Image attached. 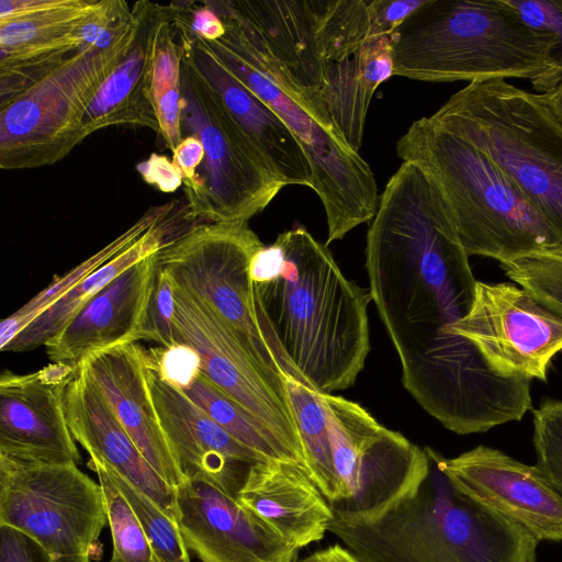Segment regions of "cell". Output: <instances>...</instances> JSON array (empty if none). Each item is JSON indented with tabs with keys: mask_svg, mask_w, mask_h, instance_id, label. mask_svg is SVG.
<instances>
[{
	"mask_svg": "<svg viewBox=\"0 0 562 562\" xmlns=\"http://www.w3.org/2000/svg\"><path fill=\"white\" fill-rule=\"evenodd\" d=\"M366 269L402 383L430 416L470 435L518 422L532 408L531 380L495 375L452 331L470 312L477 281L438 184L415 161H403L380 196Z\"/></svg>",
	"mask_w": 562,
	"mask_h": 562,
	"instance_id": "6da1fadb",
	"label": "cell"
},
{
	"mask_svg": "<svg viewBox=\"0 0 562 562\" xmlns=\"http://www.w3.org/2000/svg\"><path fill=\"white\" fill-rule=\"evenodd\" d=\"M279 274L254 283L257 317L282 371L319 393L352 386L370 350L369 288L347 279L304 226L279 234Z\"/></svg>",
	"mask_w": 562,
	"mask_h": 562,
	"instance_id": "7a4b0ae2",
	"label": "cell"
},
{
	"mask_svg": "<svg viewBox=\"0 0 562 562\" xmlns=\"http://www.w3.org/2000/svg\"><path fill=\"white\" fill-rule=\"evenodd\" d=\"M423 481L369 521L333 518L328 531L362 562H537L539 540L461 493L425 448Z\"/></svg>",
	"mask_w": 562,
	"mask_h": 562,
	"instance_id": "3957f363",
	"label": "cell"
},
{
	"mask_svg": "<svg viewBox=\"0 0 562 562\" xmlns=\"http://www.w3.org/2000/svg\"><path fill=\"white\" fill-rule=\"evenodd\" d=\"M394 76L486 81L525 78L547 93L559 82L553 40L531 30L506 0H426L390 36Z\"/></svg>",
	"mask_w": 562,
	"mask_h": 562,
	"instance_id": "277c9868",
	"label": "cell"
},
{
	"mask_svg": "<svg viewBox=\"0 0 562 562\" xmlns=\"http://www.w3.org/2000/svg\"><path fill=\"white\" fill-rule=\"evenodd\" d=\"M396 153L438 184L467 255L499 263L562 251L553 232L515 183L477 146L429 117L412 123Z\"/></svg>",
	"mask_w": 562,
	"mask_h": 562,
	"instance_id": "5b68a950",
	"label": "cell"
},
{
	"mask_svg": "<svg viewBox=\"0 0 562 562\" xmlns=\"http://www.w3.org/2000/svg\"><path fill=\"white\" fill-rule=\"evenodd\" d=\"M430 119L484 151L562 246V122L539 94L505 79L471 82Z\"/></svg>",
	"mask_w": 562,
	"mask_h": 562,
	"instance_id": "8992f818",
	"label": "cell"
},
{
	"mask_svg": "<svg viewBox=\"0 0 562 562\" xmlns=\"http://www.w3.org/2000/svg\"><path fill=\"white\" fill-rule=\"evenodd\" d=\"M212 9L231 18L249 44L288 81L315 116L326 68L353 55L370 37L366 0H220Z\"/></svg>",
	"mask_w": 562,
	"mask_h": 562,
	"instance_id": "52a82bcc",
	"label": "cell"
},
{
	"mask_svg": "<svg viewBox=\"0 0 562 562\" xmlns=\"http://www.w3.org/2000/svg\"><path fill=\"white\" fill-rule=\"evenodd\" d=\"M217 14L225 25V34L216 41L205 42L222 63L283 121L299 142L312 171V189L325 210L326 245L372 221L379 198L368 162L338 131L324 125L293 89L261 66L231 19Z\"/></svg>",
	"mask_w": 562,
	"mask_h": 562,
	"instance_id": "ba28073f",
	"label": "cell"
},
{
	"mask_svg": "<svg viewBox=\"0 0 562 562\" xmlns=\"http://www.w3.org/2000/svg\"><path fill=\"white\" fill-rule=\"evenodd\" d=\"M102 52H76L0 109V168L32 169L54 165L83 138L81 123L103 82L125 57L138 30Z\"/></svg>",
	"mask_w": 562,
	"mask_h": 562,
	"instance_id": "9c48e42d",
	"label": "cell"
},
{
	"mask_svg": "<svg viewBox=\"0 0 562 562\" xmlns=\"http://www.w3.org/2000/svg\"><path fill=\"white\" fill-rule=\"evenodd\" d=\"M180 125L204 149L196 190L186 198L196 223H248L285 187L184 57Z\"/></svg>",
	"mask_w": 562,
	"mask_h": 562,
	"instance_id": "30bf717a",
	"label": "cell"
},
{
	"mask_svg": "<svg viewBox=\"0 0 562 562\" xmlns=\"http://www.w3.org/2000/svg\"><path fill=\"white\" fill-rule=\"evenodd\" d=\"M108 522L102 486L76 463L0 456V526L35 540L50 562H92Z\"/></svg>",
	"mask_w": 562,
	"mask_h": 562,
	"instance_id": "8fae6325",
	"label": "cell"
},
{
	"mask_svg": "<svg viewBox=\"0 0 562 562\" xmlns=\"http://www.w3.org/2000/svg\"><path fill=\"white\" fill-rule=\"evenodd\" d=\"M344 499L334 517L373 520L416 487L428 473L426 449L381 425L360 404L319 393Z\"/></svg>",
	"mask_w": 562,
	"mask_h": 562,
	"instance_id": "7c38bea8",
	"label": "cell"
},
{
	"mask_svg": "<svg viewBox=\"0 0 562 562\" xmlns=\"http://www.w3.org/2000/svg\"><path fill=\"white\" fill-rule=\"evenodd\" d=\"M263 244L248 223H198L157 251L171 280L210 304L271 374L285 373L260 327L250 261Z\"/></svg>",
	"mask_w": 562,
	"mask_h": 562,
	"instance_id": "4fadbf2b",
	"label": "cell"
},
{
	"mask_svg": "<svg viewBox=\"0 0 562 562\" xmlns=\"http://www.w3.org/2000/svg\"><path fill=\"white\" fill-rule=\"evenodd\" d=\"M173 282V281H172ZM175 337L201 358V371L280 439L305 465L283 381L248 351L234 328L204 300L173 282Z\"/></svg>",
	"mask_w": 562,
	"mask_h": 562,
	"instance_id": "5bb4252c",
	"label": "cell"
},
{
	"mask_svg": "<svg viewBox=\"0 0 562 562\" xmlns=\"http://www.w3.org/2000/svg\"><path fill=\"white\" fill-rule=\"evenodd\" d=\"M452 331L476 348L495 375L506 379L546 382L551 360L562 351V317L508 282L477 281L470 312Z\"/></svg>",
	"mask_w": 562,
	"mask_h": 562,
	"instance_id": "9a60e30c",
	"label": "cell"
},
{
	"mask_svg": "<svg viewBox=\"0 0 562 562\" xmlns=\"http://www.w3.org/2000/svg\"><path fill=\"white\" fill-rule=\"evenodd\" d=\"M441 467L461 493L526 529L536 539L562 542V495L540 468L502 450L477 446Z\"/></svg>",
	"mask_w": 562,
	"mask_h": 562,
	"instance_id": "2e32d148",
	"label": "cell"
},
{
	"mask_svg": "<svg viewBox=\"0 0 562 562\" xmlns=\"http://www.w3.org/2000/svg\"><path fill=\"white\" fill-rule=\"evenodd\" d=\"M99 0L0 1V108L78 52Z\"/></svg>",
	"mask_w": 562,
	"mask_h": 562,
	"instance_id": "e0dca14e",
	"label": "cell"
},
{
	"mask_svg": "<svg viewBox=\"0 0 562 562\" xmlns=\"http://www.w3.org/2000/svg\"><path fill=\"white\" fill-rule=\"evenodd\" d=\"M78 369L52 362L32 373L0 376V456L43 463L81 460L64 407L65 389Z\"/></svg>",
	"mask_w": 562,
	"mask_h": 562,
	"instance_id": "ac0fdd59",
	"label": "cell"
},
{
	"mask_svg": "<svg viewBox=\"0 0 562 562\" xmlns=\"http://www.w3.org/2000/svg\"><path fill=\"white\" fill-rule=\"evenodd\" d=\"M177 524L201 562H297L284 541L238 499L202 480L176 488Z\"/></svg>",
	"mask_w": 562,
	"mask_h": 562,
	"instance_id": "d6986e66",
	"label": "cell"
},
{
	"mask_svg": "<svg viewBox=\"0 0 562 562\" xmlns=\"http://www.w3.org/2000/svg\"><path fill=\"white\" fill-rule=\"evenodd\" d=\"M153 401L172 456L186 480L205 481L238 498L252 468L268 460L214 422L147 358Z\"/></svg>",
	"mask_w": 562,
	"mask_h": 562,
	"instance_id": "ffe728a7",
	"label": "cell"
},
{
	"mask_svg": "<svg viewBox=\"0 0 562 562\" xmlns=\"http://www.w3.org/2000/svg\"><path fill=\"white\" fill-rule=\"evenodd\" d=\"M78 369L104 396L151 468L173 488L182 484L148 384L147 349L120 344L89 355Z\"/></svg>",
	"mask_w": 562,
	"mask_h": 562,
	"instance_id": "44dd1931",
	"label": "cell"
},
{
	"mask_svg": "<svg viewBox=\"0 0 562 562\" xmlns=\"http://www.w3.org/2000/svg\"><path fill=\"white\" fill-rule=\"evenodd\" d=\"M156 254L113 279L45 345L52 362L78 369L95 351L143 338L157 271Z\"/></svg>",
	"mask_w": 562,
	"mask_h": 562,
	"instance_id": "7402d4cb",
	"label": "cell"
},
{
	"mask_svg": "<svg viewBox=\"0 0 562 562\" xmlns=\"http://www.w3.org/2000/svg\"><path fill=\"white\" fill-rule=\"evenodd\" d=\"M176 29L184 47V59L216 93L279 180L284 186L312 189L308 161L283 121L222 63L204 40Z\"/></svg>",
	"mask_w": 562,
	"mask_h": 562,
	"instance_id": "603a6c76",
	"label": "cell"
},
{
	"mask_svg": "<svg viewBox=\"0 0 562 562\" xmlns=\"http://www.w3.org/2000/svg\"><path fill=\"white\" fill-rule=\"evenodd\" d=\"M64 407L74 439L90 459L114 470L176 520V488L151 468L104 396L79 369L65 389Z\"/></svg>",
	"mask_w": 562,
	"mask_h": 562,
	"instance_id": "cb8c5ba5",
	"label": "cell"
},
{
	"mask_svg": "<svg viewBox=\"0 0 562 562\" xmlns=\"http://www.w3.org/2000/svg\"><path fill=\"white\" fill-rule=\"evenodd\" d=\"M237 499L300 550L322 540L334 518L306 467L289 460L257 463Z\"/></svg>",
	"mask_w": 562,
	"mask_h": 562,
	"instance_id": "d4e9b609",
	"label": "cell"
},
{
	"mask_svg": "<svg viewBox=\"0 0 562 562\" xmlns=\"http://www.w3.org/2000/svg\"><path fill=\"white\" fill-rule=\"evenodd\" d=\"M198 224L187 202L175 207L137 241L76 284L16 334L2 351H30L45 346L106 284L138 261L154 255L188 228Z\"/></svg>",
	"mask_w": 562,
	"mask_h": 562,
	"instance_id": "484cf974",
	"label": "cell"
},
{
	"mask_svg": "<svg viewBox=\"0 0 562 562\" xmlns=\"http://www.w3.org/2000/svg\"><path fill=\"white\" fill-rule=\"evenodd\" d=\"M139 24L125 57L101 86L81 123L85 139L93 132L115 125H136L159 134L150 94V31L156 3L134 2Z\"/></svg>",
	"mask_w": 562,
	"mask_h": 562,
	"instance_id": "4316f807",
	"label": "cell"
},
{
	"mask_svg": "<svg viewBox=\"0 0 562 562\" xmlns=\"http://www.w3.org/2000/svg\"><path fill=\"white\" fill-rule=\"evenodd\" d=\"M392 76L394 65L390 36L369 38L353 55L326 68L319 93L321 109L356 151L362 144L373 93Z\"/></svg>",
	"mask_w": 562,
	"mask_h": 562,
	"instance_id": "83f0119b",
	"label": "cell"
},
{
	"mask_svg": "<svg viewBox=\"0 0 562 562\" xmlns=\"http://www.w3.org/2000/svg\"><path fill=\"white\" fill-rule=\"evenodd\" d=\"M150 94L159 134L173 153L182 140L181 70L184 47L168 5L156 3L150 31Z\"/></svg>",
	"mask_w": 562,
	"mask_h": 562,
	"instance_id": "f1b7e54d",
	"label": "cell"
},
{
	"mask_svg": "<svg viewBox=\"0 0 562 562\" xmlns=\"http://www.w3.org/2000/svg\"><path fill=\"white\" fill-rule=\"evenodd\" d=\"M288 401L302 443L305 467L330 506L345 495L337 477L325 408L319 392L294 376L282 375Z\"/></svg>",
	"mask_w": 562,
	"mask_h": 562,
	"instance_id": "f546056e",
	"label": "cell"
},
{
	"mask_svg": "<svg viewBox=\"0 0 562 562\" xmlns=\"http://www.w3.org/2000/svg\"><path fill=\"white\" fill-rule=\"evenodd\" d=\"M173 199L149 207L132 226L98 252L76 266L71 271L54 280L22 307L1 322L0 347L3 348L16 334L31 324L43 311L82 281L87 276L111 261L137 241L147 231L166 216L176 205Z\"/></svg>",
	"mask_w": 562,
	"mask_h": 562,
	"instance_id": "4dcf8cb0",
	"label": "cell"
},
{
	"mask_svg": "<svg viewBox=\"0 0 562 562\" xmlns=\"http://www.w3.org/2000/svg\"><path fill=\"white\" fill-rule=\"evenodd\" d=\"M180 390L233 437L265 458L303 464L280 439L218 389L201 370Z\"/></svg>",
	"mask_w": 562,
	"mask_h": 562,
	"instance_id": "1f68e13d",
	"label": "cell"
},
{
	"mask_svg": "<svg viewBox=\"0 0 562 562\" xmlns=\"http://www.w3.org/2000/svg\"><path fill=\"white\" fill-rule=\"evenodd\" d=\"M88 467L97 473L104 494L113 547L111 561L160 562L135 512L105 469L91 459Z\"/></svg>",
	"mask_w": 562,
	"mask_h": 562,
	"instance_id": "d6a6232c",
	"label": "cell"
},
{
	"mask_svg": "<svg viewBox=\"0 0 562 562\" xmlns=\"http://www.w3.org/2000/svg\"><path fill=\"white\" fill-rule=\"evenodd\" d=\"M100 464L132 506L159 561L190 562L189 550L183 542L177 520L166 514L134 484L119 475L114 470L102 463Z\"/></svg>",
	"mask_w": 562,
	"mask_h": 562,
	"instance_id": "836d02e7",
	"label": "cell"
},
{
	"mask_svg": "<svg viewBox=\"0 0 562 562\" xmlns=\"http://www.w3.org/2000/svg\"><path fill=\"white\" fill-rule=\"evenodd\" d=\"M505 274L562 317V251H543L499 263Z\"/></svg>",
	"mask_w": 562,
	"mask_h": 562,
	"instance_id": "e575fe53",
	"label": "cell"
},
{
	"mask_svg": "<svg viewBox=\"0 0 562 562\" xmlns=\"http://www.w3.org/2000/svg\"><path fill=\"white\" fill-rule=\"evenodd\" d=\"M135 15L124 0H99L77 31L78 52H102L115 45L133 27Z\"/></svg>",
	"mask_w": 562,
	"mask_h": 562,
	"instance_id": "d590c367",
	"label": "cell"
},
{
	"mask_svg": "<svg viewBox=\"0 0 562 562\" xmlns=\"http://www.w3.org/2000/svg\"><path fill=\"white\" fill-rule=\"evenodd\" d=\"M532 422L536 464L562 495V401L543 400Z\"/></svg>",
	"mask_w": 562,
	"mask_h": 562,
	"instance_id": "8d00e7d4",
	"label": "cell"
},
{
	"mask_svg": "<svg viewBox=\"0 0 562 562\" xmlns=\"http://www.w3.org/2000/svg\"><path fill=\"white\" fill-rule=\"evenodd\" d=\"M506 2L531 30L553 40L549 57L561 81L562 0H506Z\"/></svg>",
	"mask_w": 562,
	"mask_h": 562,
	"instance_id": "74e56055",
	"label": "cell"
},
{
	"mask_svg": "<svg viewBox=\"0 0 562 562\" xmlns=\"http://www.w3.org/2000/svg\"><path fill=\"white\" fill-rule=\"evenodd\" d=\"M173 317V282L169 274L157 263L142 339L156 341L161 347L176 345Z\"/></svg>",
	"mask_w": 562,
	"mask_h": 562,
	"instance_id": "f35d334b",
	"label": "cell"
},
{
	"mask_svg": "<svg viewBox=\"0 0 562 562\" xmlns=\"http://www.w3.org/2000/svg\"><path fill=\"white\" fill-rule=\"evenodd\" d=\"M149 363L172 385L183 389L201 370V358L189 345L177 342L171 347L147 350Z\"/></svg>",
	"mask_w": 562,
	"mask_h": 562,
	"instance_id": "ab89813d",
	"label": "cell"
},
{
	"mask_svg": "<svg viewBox=\"0 0 562 562\" xmlns=\"http://www.w3.org/2000/svg\"><path fill=\"white\" fill-rule=\"evenodd\" d=\"M426 0L369 1L370 37L391 36Z\"/></svg>",
	"mask_w": 562,
	"mask_h": 562,
	"instance_id": "60d3db41",
	"label": "cell"
},
{
	"mask_svg": "<svg viewBox=\"0 0 562 562\" xmlns=\"http://www.w3.org/2000/svg\"><path fill=\"white\" fill-rule=\"evenodd\" d=\"M0 562H50V559L25 533L9 526H0Z\"/></svg>",
	"mask_w": 562,
	"mask_h": 562,
	"instance_id": "b9f144b4",
	"label": "cell"
},
{
	"mask_svg": "<svg viewBox=\"0 0 562 562\" xmlns=\"http://www.w3.org/2000/svg\"><path fill=\"white\" fill-rule=\"evenodd\" d=\"M204 149L195 136H183L172 153V162L182 177L186 198L195 192L198 187V172L203 162Z\"/></svg>",
	"mask_w": 562,
	"mask_h": 562,
	"instance_id": "7bdbcfd3",
	"label": "cell"
},
{
	"mask_svg": "<svg viewBox=\"0 0 562 562\" xmlns=\"http://www.w3.org/2000/svg\"><path fill=\"white\" fill-rule=\"evenodd\" d=\"M143 179L162 192H173L182 186V177L171 159L151 154L148 159L137 165Z\"/></svg>",
	"mask_w": 562,
	"mask_h": 562,
	"instance_id": "ee69618b",
	"label": "cell"
},
{
	"mask_svg": "<svg viewBox=\"0 0 562 562\" xmlns=\"http://www.w3.org/2000/svg\"><path fill=\"white\" fill-rule=\"evenodd\" d=\"M300 562H362L345 546L335 543L325 549L315 551Z\"/></svg>",
	"mask_w": 562,
	"mask_h": 562,
	"instance_id": "f6af8a7d",
	"label": "cell"
},
{
	"mask_svg": "<svg viewBox=\"0 0 562 562\" xmlns=\"http://www.w3.org/2000/svg\"><path fill=\"white\" fill-rule=\"evenodd\" d=\"M539 98L562 122V79L551 91L539 93Z\"/></svg>",
	"mask_w": 562,
	"mask_h": 562,
	"instance_id": "bcb514c9",
	"label": "cell"
},
{
	"mask_svg": "<svg viewBox=\"0 0 562 562\" xmlns=\"http://www.w3.org/2000/svg\"><path fill=\"white\" fill-rule=\"evenodd\" d=\"M109 562H112L111 560Z\"/></svg>",
	"mask_w": 562,
	"mask_h": 562,
	"instance_id": "7dc6e473",
	"label": "cell"
}]
</instances>
